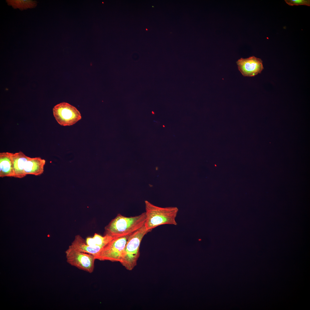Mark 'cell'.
<instances>
[{
    "instance_id": "cell-1",
    "label": "cell",
    "mask_w": 310,
    "mask_h": 310,
    "mask_svg": "<svg viewBox=\"0 0 310 310\" xmlns=\"http://www.w3.org/2000/svg\"><path fill=\"white\" fill-rule=\"evenodd\" d=\"M145 212L134 216L127 217L118 214L105 227V235L114 238L128 236L144 226Z\"/></svg>"
},
{
    "instance_id": "cell-2",
    "label": "cell",
    "mask_w": 310,
    "mask_h": 310,
    "mask_svg": "<svg viewBox=\"0 0 310 310\" xmlns=\"http://www.w3.org/2000/svg\"><path fill=\"white\" fill-rule=\"evenodd\" d=\"M146 220L145 226L151 231L153 228L164 224L176 225V220L179 211L176 207L162 208L155 206L145 201Z\"/></svg>"
},
{
    "instance_id": "cell-3",
    "label": "cell",
    "mask_w": 310,
    "mask_h": 310,
    "mask_svg": "<svg viewBox=\"0 0 310 310\" xmlns=\"http://www.w3.org/2000/svg\"><path fill=\"white\" fill-rule=\"evenodd\" d=\"M150 231L144 225L128 236L120 262L127 270H131L136 265L140 255L141 241L145 235Z\"/></svg>"
},
{
    "instance_id": "cell-4",
    "label": "cell",
    "mask_w": 310,
    "mask_h": 310,
    "mask_svg": "<svg viewBox=\"0 0 310 310\" xmlns=\"http://www.w3.org/2000/svg\"><path fill=\"white\" fill-rule=\"evenodd\" d=\"M128 237L113 239L95 257L96 259L120 263L122 259Z\"/></svg>"
},
{
    "instance_id": "cell-5",
    "label": "cell",
    "mask_w": 310,
    "mask_h": 310,
    "mask_svg": "<svg viewBox=\"0 0 310 310\" xmlns=\"http://www.w3.org/2000/svg\"><path fill=\"white\" fill-rule=\"evenodd\" d=\"M53 111L56 120L62 126L73 125L82 118L81 114L76 108L66 102L56 105Z\"/></svg>"
},
{
    "instance_id": "cell-6",
    "label": "cell",
    "mask_w": 310,
    "mask_h": 310,
    "mask_svg": "<svg viewBox=\"0 0 310 310\" xmlns=\"http://www.w3.org/2000/svg\"><path fill=\"white\" fill-rule=\"evenodd\" d=\"M65 253L67 262L71 266L90 273L93 272L96 259L93 255L78 251L71 245Z\"/></svg>"
},
{
    "instance_id": "cell-7",
    "label": "cell",
    "mask_w": 310,
    "mask_h": 310,
    "mask_svg": "<svg viewBox=\"0 0 310 310\" xmlns=\"http://www.w3.org/2000/svg\"><path fill=\"white\" fill-rule=\"evenodd\" d=\"M236 63L239 70L244 76H254L261 73L264 69L262 60L254 56L241 58Z\"/></svg>"
},
{
    "instance_id": "cell-8",
    "label": "cell",
    "mask_w": 310,
    "mask_h": 310,
    "mask_svg": "<svg viewBox=\"0 0 310 310\" xmlns=\"http://www.w3.org/2000/svg\"><path fill=\"white\" fill-rule=\"evenodd\" d=\"M45 160L40 157L30 158L26 161L24 167V173L27 175H40L44 172Z\"/></svg>"
},
{
    "instance_id": "cell-9",
    "label": "cell",
    "mask_w": 310,
    "mask_h": 310,
    "mask_svg": "<svg viewBox=\"0 0 310 310\" xmlns=\"http://www.w3.org/2000/svg\"><path fill=\"white\" fill-rule=\"evenodd\" d=\"M13 153L9 152L0 153V177H13Z\"/></svg>"
},
{
    "instance_id": "cell-10",
    "label": "cell",
    "mask_w": 310,
    "mask_h": 310,
    "mask_svg": "<svg viewBox=\"0 0 310 310\" xmlns=\"http://www.w3.org/2000/svg\"><path fill=\"white\" fill-rule=\"evenodd\" d=\"M70 245L78 251L92 255L94 257L97 255L103 249L99 246L88 245L79 235L75 236Z\"/></svg>"
},
{
    "instance_id": "cell-11",
    "label": "cell",
    "mask_w": 310,
    "mask_h": 310,
    "mask_svg": "<svg viewBox=\"0 0 310 310\" xmlns=\"http://www.w3.org/2000/svg\"><path fill=\"white\" fill-rule=\"evenodd\" d=\"M29 158L21 151L13 153V177L21 178L26 176L24 173V167L26 161Z\"/></svg>"
},
{
    "instance_id": "cell-12",
    "label": "cell",
    "mask_w": 310,
    "mask_h": 310,
    "mask_svg": "<svg viewBox=\"0 0 310 310\" xmlns=\"http://www.w3.org/2000/svg\"><path fill=\"white\" fill-rule=\"evenodd\" d=\"M114 238L107 235H104V236H102L95 233L92 237L87 238L86 241V244L89 245L99 246L103 248Z\"/></svg>"
},
{
    "instance_id": "cell-13",
    "label": "cell",
    "mask_w": 310,
    "mask_h": 310,
    "mask_svg": "<svg viewBox=\"0 0 310 310\" xmlns=\"http://www.w3.org/2000/svg\"><path fill=\"white\" fill-rule=\"evenodd\" d=\"M6 1L14 9L19 8L21 10L34 8L37 3L36 1L29 0H7Z\"/></svg>"
},
{
    "instance_id": "cell-14",
    "label": "cell",
    "mask_w": 310,
    "mask_h": 310,
    "mask_svg": "<svg viewBox=\"0 0 310 310\" xmlns=\"http://www.w3.org/2000/svg\"><path fill=\"white\" fill-rule=\"evenodd\" d=\"M286 3L289 5H305L310 6V0H285Z\"/></svg>"
}]
</instances>
